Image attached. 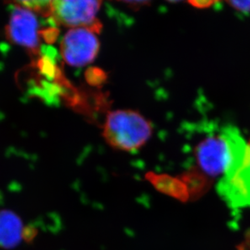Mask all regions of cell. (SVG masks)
Segmentation results:
<instances>
[{
  "instance_id": "cell-1",
  "label": "cell",
  "mask_w": 250,
  "mask_h": 250,
  "mask_svg": "<svg viewBox=\"0 0 250 250\" xmlns=\"http://www.w3.org/2000/svg\"><path fill=\"white\" fill-rule=\"evenodd\" d=\"M250 144L233 125H226L215 135L203 139L196 147V158L206 174L221 178L246 161Z\"/></svg>"
},
{
  "instance_id": "cell-10",
  "label": "cell",
  "mask_w": 250,
  "mask_h": 250,
  "mask_svg": "<svg viewBox=\"0 0 250 250\" xmlns=\"http://www.w3.org/2000/svg\"><path fill=\"white\" fill-rule=\"evenodd\" d=\"M57 35H58V30L56 28H49V29L45 31L44 38H45V40L47 41L48 42H54L55 38H57Z\"/></svg>"
},
{
  "instance_id": "cell-11",
  "label": "cell",
  "mask_w": 250,
  "mask_h": 250,
  "mask_svg": "<svg viewBox=\"0 0 250 250\" xmlns=\"http://www.w3.org/2000/svg\"><path fill=\"white\" fill-rule=\"evenodd\" d=\"M237 250H250V233L247 235L246 240L238 246Z\"/></svg>"
},
{
  "instance_id": "cell-9",
  "label": "cell",
  "mask_w": 250,
  "mask_h": 250,
  "mask_svg": "<svg viewBox=\"0 0 250 250\" xmlns=\"http://www.w3.org/2000/svg\"><path fill=\"white\" fill-rule=\"evenodd\" d=\"M227 3L239 14L244 16L250 14V1H228Z\"/></svg>"
},
{
  "instance_id": "cell-5",
  "label": "cell",
  "mask_w": 250,
  "mask_h": 250,
  "mask_svg": "<svg viewBox=\"0 0 250 250\" xmlns=\"http://www.w3.org/2000/svg\"><path fill=\"white\" fill-rule=\"evenodd\" d=\"M38 18L34 12L15 3L6 26L7 39L33 55L40 46Z\"/></svg>"
},
{
  "instance_id": "cell-3",
  "label": "cell",
  "mask_w": 250,
  "mask_h": 250,
  "mask_svg": "<svg viewBox=\"0 0 250 250\" xmlns=\"http://www.w3.org/2000/svg\"><path fill=\"white\" fill-rule=\"evenodd\" d=\"M102 4V1L92 0H55L51 2L50 17L62 26L90 28L98 33L102 25L97 15Z\"/></svg>"
},
{
  "instance_id": "cell-2",
  "label": "cell",
  "mask_w": 250,
  "mask_h": 250,
  "mask_svg": "<svg viewBox=\"0 0 250 250\" xmlns=\"http://www.w3.org/2000/svg\"><path fill=\"white\" fill-rule=\"evenodd\" d=\"M153 132L151 122L132 109L109 112L103 128V137L113 148L135 151L146 144Z\"/></svg>"
},
{
  "instance_id": "cell-8",
  "label": "cell",
  "mask_w": 250,
  "mask_h": 250,
  "mask_svg": "<svg viewBox=\"0 0 250 250\" xmlns=\"http://www.w3.org/2000/svg\"><path fill=\"white\" fill-rule=\"evenodd\" d=\"M104 72L98 68L88 69L86 73V79L90 84L97 85L104 82L105 80Z\"/></svg>"
},
{
  "instance_id": "cell-4",
  "label": "cell",
  "mask_w": 250,
  "mask_h": 250,
  "mask_svg": "<svg viewBox=\"0 0 250 250\" xmlns=\"http://www.w3.org/2000/svg\"><path fill=\"white\" fill-rule=\"evenodd\" d=\"M99 50L100 42L96 32L87 28H71L60 44V51L65 62L77 67L92 63Z\"/></svg>"
},
{
  "instance_id": "cell-6",
  "label": "cell",
  "mask_w": 250,
  "mask_h": 250,
  "mask_svg": "<svg viewBox=\"0 0 250 250\" xmlns=\"http://www.w3.org/2000/svg\"><path fill=\"white\" fill-rule=\"evenodd\" d=\"M21 221L11 211H0V247L11 248L23 236Z\"/></svg>"
},
{
  "instance_id": "cell-7",
  "label": "cell",
  "mask_w": 250,
  "mask_h": 250,
  "mask_svg": "<svg viewBox=\"0 0 250 250\" xmlns=\"http://www.w3.org/2000/svg\"><path fill=\"white\" fill-rule=\"evenodd\" d=\"M51 2L52 1H22L15 2L14 3L33 12H38L47 17L51 14Z\"/></svg>"
},
{
  "instance_id": "cell-12",
  "label": "cell",
  "mask_w": 250,
  "mask_h": 250,
  "mask_svg": "<svg viewBox=\"0 0 250 250\" xmlns=\"http://www.w3.org/2000/svg\"></svg>"
}]
</instances>
